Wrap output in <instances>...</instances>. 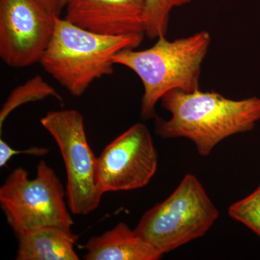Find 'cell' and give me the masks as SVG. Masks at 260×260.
Returning a JSON list of instances; mask_svg holds the SVG:
<instances>
[{"label": "cell", "instance_id": "6da1fadb", "mask_svg": "<svg viewBox=\"0 0 260 260\" xmlns=\"http://www.w3.org/2000/svg\"><path fill=\"white\" fill-rule=\"evenodd\" d=\"M171 114L165 120L155 118V134L164 139L191 140L201 156L232 135L254 129L260 121V98L233 100L214 91L172 90L160 99Z\"/></svg>", "mask_w": 260, "mask_h": 260}, {"label": "cell", "instance_id": "7a4b0ae2", "mask_svg": "<svg viewBox=\"0 0 260 260\" xmlns=\"http://www.w3.org/2000/svg\"><path fill=\"white\" fill-rule=\"evenodd\" d=\"M211 43L209 32L203 30L174 41L159 37L153 47L144 50L125 49L114 56L115 64L134 72L141 80L144 93L141 101L142 119L157 117V103L168 92L200 90L202 64Z\"/></svg>", "mask_w": 260, "mask_h": 260}, {"label": "cell", "instance_id": "3957f363", "mask_svg": "<svg viewBox=\"0 0 260 260\" xmlns=\"http://www.w3.org/2000/svg\"><path fill=\"white\" fill-rule=\"evenodd\" d=\"M143 37L103 35L58 16L39 63L72 95L79 97L95 80L114 73L115 54L139 47Z\"/></svg>", "mask_w": 260, "mask_h": 260}, {"label": "cell", "instance_id": "277c9868", "mask_svg": "<svg viewBox=\"0 0 260 260\" xmlns=\"http://www.w3.org/2000/svg\"><path fill=\"white\" fill-rule=\"evenodd\" d=\"M218 217L200 181L188 174L167 199L145 212L134 231L164 255L204 236Z\"/></svg>", "mask_w": 260, "mask_h": 260}, {"label": "cell", "instance_id": "5b68a950", "mask_svg": "<svg viewBox=\"0 0 260 260\" xmlns=\"http://www.w3.org/2000/svg\"><path fill=\"white\" fill-rule=\"evenodd\" d=\"M64 196L56 173L42 160L34 179L23 168L10 173L0 188V205L15 234L50 225L71 229L74 221Z\"/></svg>", "mask_w": 260, "mask_h": 260}, {"label": "cell", "instance_id": "8992f818", "mask_svg": "<svg viewBox=\"0 0 260 260\" xmlns=\"http://www.w3.org/2000/svg\"><path fill=\"white\" fill-rule=\"evenodd\" d=\"M59 147L66 169L68 205L75 215H87L100 205L104 193L97 181V158L88 144L79 112L52 111L41 119Z\"/></svg>", "mask_w": 260, "mask_h": 260}, {"label": "cell", "instance_id": "52a82bcc", "mask_svg": "<svg viewBox=\"0 0 260 260\" xmlns=\"http://www.w3.org/2000/svg\"><path fill=\"white\" fill-rule=\"evenodd\" d=\"M57 15L40 0H0V57L10 68L40 62Z\"/></svg>", "mask_w": 260, "mask_h": 260}, {"label": "cell", "instance_id": "ba28073f", "mask_svg": "<svg viewBox=\"0 0 260 260\" xmlns=\"http://www.w3.org/2000/svg\"><path fill=\"white\" fill-rule=\"evenodd\" d=\"M158 155L151 134L137 123L111 142L97 158V181L104 194L144 187L155 175Z\"/></svg>", "mask_w": 260, "mask_h": 260}, {"label": "cell", "instance_id": "9c48e42d", "mask_svg": "<svg viewBox=\"0 0 260 260\" xmlns=\"http://www.w3.org/2000/svg\"><path fill=\"white\" fill-rule=\"evenodd\" d=\"M65 19L103 35H145L143 0H67Z\"/></svg>", "mask_w": 260, "mask_h": 260}, {"label": "cell", "instance_id": "30bf717a", "mask_svg": "<svg viewBox=\"0 0 260 260\" xmlns=\"http://www.w3.org/2000/svg\"><path fill=\"white\" fill-rule=\"evenodd\" d=\"M86 260H158L162 254L124 222L90 238L83 246Z\"/></svg>", "mask_w": 260, "mask_h": 260}, {"label": "cell", "instance_id": "8fae6325", "mask_svg": "<svg viewBox=\"0 0 260 260\" xmlns=\"http://www.w3.org/2000/svg\"><path fill=\"white\" fill-rule=\"evenodd\" d=\"M18 240L17 260H78L75 250L78 236L59 226H43L15 234Z\"/></svg>", "mask_w": 260, "mask_h": 260}, {"label": "cell", "instance_id": "7c38bea8", "mask_svg": "<svg viewBox=\"0 0 260 260\" xmlns=\"http://www.w3.org/2000/svg\"><path fill=\"white\" fill-rule=\"evenodd\" d=\"M49 97L55 98L59 102L63 99L60 94L43 79L40 75L30 78L12 90L0 111V133L8 116L24 104L39 102Z\"/></svg>", "mask_w": 260, "mask_h": 260}, {"label": "cell", "instance_id": "4fadbf2b", "mask_svg": "<svg viewBox=\"0 0 260 260\" xmlns=\"http://www.w3.org/2000/svg\"><path fill=\"white\" fill-rule=\"evenodd\" d=\"M193 0H143L145 35L150 39L167 37L172 10Z\"/></svg>", "mask_w": 260, "mask_h": 260}, {"label": "cell", "instance_id": "5bb4252c", "mask_svg": "<svg viewBox=\"0 0 260 260\" xmlns=\"http://www.w3.org/2000/svg\"><path fill=\"white\" fill-rule=\"evenodd\" d=\"M228 213L260 237V184L250 194L231 205Z\"/></svg>", "mask_w": 260, "mask_h": 260}, {"label": "cell", "instance_id": "9a60e30c", "mask_svg": "<svg viewBox=\"0 0 260 260\" xmlns=\"http://www.w3.org/2000/svg\"><path fill=\"white\" fill-rule=\"evenodd\" d=\"M49 150L42 147H32L24 150H17L12 148L4 140L0 139V167H4L7 162L14 155L20 154L35 155V156H44L49 153Z\"/></svg>", "mask_w": 260, "mask_h": 260}, {"label": "cell", "instance_id": "2e32d148", "mask_svg": "<svg viewBox=\"0 0 260 260\" xmlns=\"http://www.w3.org/2000/svg\"><path fill=\"white\" fill-rule=\"evenodd\" d=\"M46 7L57 16H59L63 8H64L63 0H40Z\"/></svg>", "mask_w": 260, "mask_h": 260}, {"label": "cell", "instance_id": "e0dca14e", "mask_svg": "<svg viewBox=\"0 0 260 260\" xmlns=\"http://www.w3.org/2000/svg\"><path fill=\"white\" fill-rule=\"evenodd\" d=\"M63 3H64V8L65 5H66L67 0H63Z\"/></svg>", "mask_w": 260, "mask_h": 260}]
</instances>
